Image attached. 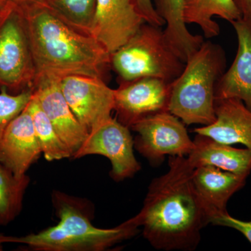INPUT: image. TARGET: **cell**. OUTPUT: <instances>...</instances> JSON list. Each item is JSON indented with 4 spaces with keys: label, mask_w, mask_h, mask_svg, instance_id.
Returning a JSON list of instances; mask_svg holds the SVG:
<instances>
[{
    "label": "cell",
    "mask_w": 251,
    "mask_h": 251,
    "mask_svg": "<svg viewBox=\"0 0 251 251\" xmlns=\"http://www.w3.org/2000/svg\"><path fill=\"white\" fill-rule=\"evenodd\" d=\"M133 150L134 141L130 128L112 117L89 131L73 158L78 159L88 155L106 157L112 166L110 177L120 182L133 177L141 170Z\"/></svg>",
    "instance_id": "cell-8"
},
{
    "label": "cell",
    "mask_w": 251,
    "mask_h": 251,
    "mask_svg": "<svg viewBox=\"0 0 251 251\" xmlns=\"http://www.w3.org/2000/svg\"><path fill=\"white\" fill-rule=\"evenodd\" d=\"M214 16L230 23L242 18L234 0H184L183 18L185 23L197 25L206 39L220 34L221 28L214 21Z\"/></svg>",
    "instance_id": "cell-19"
},
{
    "label": "cell",
    "mask_w": 251,
    "mask_h": 251,
    "mask_svg": "<svg viewBox=\"0 0 251 251\" xmlns=\"http://www.w3.org/2000/svg\"><path fill=\"white\" fill-rule=\"evenodd\" d=\"M59 80L41 79L31 87L32 95L46 114L61 139L69 148L72 158L88 136L89 130L80 123L64 98Z\"/></svg>",
    "instance_id": "cell-12"
},
{
    "label": "cell",
    "mask_w": 251,
    "mask_h": 251,
    "mask_svg": "<svg viewBox=\"0 0 251 251\" xmlns=\"http://www.w3.org/2000/svg\"><path fill=\"white\" fill-rule=\"evenodd\" d=\"M231 24L237 34V52L216 83L215 100L239 99L251 110V23L241 18Z\"/></svg>",
    "instance_id": "cell-14"
},
{
    "label": "cell",
    "mask_w": 251,
    "mask_h": 251,
    "mask_svg": "<svg viewBox=\"0 0 251 251\" xmlns=\"http://www.w3.org/2000/svg\"><path fill=\"white\" fill-rule=\"evenodd\" d=\"M59 85L72 112L89 131L111 118L115 90L102 77L68 75L60 79Z\"/></svg>",
    "instance_id": "cell-9"
},
{
    "label": "cell",
    "mask_w": 251,
    "mask_h": 251,
    "mask_svg": "<svg viewBox=\"0 0 251 251\" xmlns=\"http://www.w3.org/2000/svg\"><path fill=\"white\" fill-rule=\"evenodd\" d=\"M155 10L166 23L165 37L175 53L186 63L202 45L204 38L188 30L183 18L184 0H153Z\"/></svg>",
    "instance_id": "cell-18"
},
{
    "label": "cell",
    "mask_w": 251,
    "mask_h": 251,
    "mask_svg": "<svg viewBox=\"0 0 251 251\" xmlns=\"http://www.w3.org/2000/svg\"><path fill=\"white\" fill-rule=\"evenodd\" d=\"M27 108L32 119L34 129L46 161H60L65 158H72L69 148L61 139L50 120L33 95L27 104Z\"/></svg>",
    "instance_id": "cell-21"
},
{
    "label": "cell",
    "mask_w": 251,
    "mask_h": 251,
    "mask_svg": "<svg viewBox=\"0 0 251 251\" xmlns=\"http://www.w3.org/2000/svg\"><path fill=\"white\" fill-rule=\"evenodd\" d=\"M130 129L137 133L134 148L151 166H159L167 155L188 156L194 145L184 122L170 112L144 118Z\"/></svg>",
    "instance_id": "cell-7"
},
{
    "label": "cell",
    "mask_w": 251,
    "mask_h": 251,
    "mask_svg": "<svg viewBox=\"0 0 251 251\" xmlns=\"http://www.w3.org/2000/svg\"><path fill=\"white\" fill-rule=\"evenodd\" d=\"M63 22L90 35L97 0H41Z\"/></svg>",
    "instance_id": "cell-22"
},
{
    "label": "cell",
    "mask_w": 251,
    "mask_h": 251,
    "mask_svg": "<svg viewBox=\"0 0 251 251\" xmlns=\"http://www.w3.org/2000/svg\"><path fill=\"white\" fill-rule=\"evenodd\" d=\"M215 114L216 120L212 124L193 131L227 145L241 144L251 150V109L239 99H217Z\"/></svg>",
    "instance_id": "cell-15"
},
{
    "label": "cell",
    "mask_w": 251,
    "mask_h": 251,
    "mask_svg": "<svg viewBox=\"0 0 251 251\" xmlns=\"http://www.w3.org/2000/svg\"><path fill=\"white\" fill-rule=\"evenodd\" d=\"M171 87L172 82L153 77L120 82L115 90L117 120L130 128L144 118L169 112Z\"/></svg>",
    "instance_id": "cell-10"
},
{
    "label": "cell",
    "mask_w": 251,
    "mask_h": 251,
    "mask_svg": "<svg viewBox=\"0 0 251 251\" xmlns=\"http://www.w3.org/2000/svg\"><path fill=\"white\" fill-rule=\"evenodd\" d=\"M8 3H9V2H8ZM8 3H7V4H8ZM7 4H6V6H5V7L3 8L2 9L0 10V20H1V17H2L3 15L4 14L5 11H6V6H7Z\"/></svg>",
    "instance_id": "cell-29"
},
{
    "label": "cell",
    "mask_w": 251,
    "mask_h": 251,
    "mask_svg": "<svg viewBox=\"0 0 251 251\" xmlns=\"http://www.w3.org/2000/svg\"><path fill=\"white\" fill-rule=\"evenodd\" d=\"M247 178L210 166L196 167L192 175L195 188L212 218L227 211L229 199L245 186Z\"/></svg>",
    "instance_id": "cell-16"
},
{
    "label": "cell",
    "mask_w": 251,
    "mask_h": 251,
    "mask_svg": "<svg viewBox=\"0 0 251 251\" xmlns=\"http://www.w3.org/2000/svg\"><path fill=\"white\" fill-rule=\"evenodd\" d=\"M36 70L22 16L8 3L0 20V90L21 93L31 89Z\"/></svg>",
    "instance_id": "cell-6"
},
{
    "label": "cell",
    "mask_w": 251,
    "mask_h": 251,
    "mask_svg": "<svg viewBox=\"0 0 251 251\" xmlns=\"http://www.w3.org/2000/svg\"><path fill=\"white\" fill-rule=\"evenodd\" d=\"M51 198L58 224L21 237L0 234V244H24L33 251H103L134 237L139 231L131 219L113 228L96 227L92 224L94 204L86 198L57 190L52 191Z\"/></svg>",
    "instance_id": "cell-3"
},
{
    "label": "cell",
    "mask_w": 251,
    "mask_h": 251,
    "mask_svg": "<svg viewBox=\"0 0 251 251\" xmlns=\"http://www.w3.org/2000/svg\"><path fill=\"white\" fill-rule=\"evenodd\" d=\"M110 66L120 82L145 77L172 82L181 75L185 62L167 42L161 27L145 22L125 45L110 54Z\"/></svg>",
    "instance_id": "cell-5"
},
{
    "label": "cell",
    "mask_w": 251,
    "mask_h": 251,
    "mask_svg": "<svg viewBox=\"0 0 251 251\" xmlns=\"http://www.w3.org/2000/svg\"><path fill=\"white\" fill-rule=\"evenodd\" d=\"M30 178L18 177L0 163V226H6L19 216Z\"/></svg>",
    "instance_id": "cell-20"
},
{
    "label": "cell",
    "mask_w": 251,
    "mask_h": 251,
    "mask_svg": "<svg viewBox=\"0 0 251 251\" xmlns=\"http://www.w3.org/2000/svg\"><path fill=\"white\" fill-rule=\"evenodd\" d=\"M226 65L224 48L204 41L185 63L181 75L172 82L169 112L185 125L212 124L216 120V85Z\"/></svg>",
    "instance_id": "cell-4"
},
{
    "label": "cell",
    "mask_w": 251,
    "mask_h": 251,
    "mask_svg": "<svg viewBox=\"0 0 251 251\" xmlns=\"http://www.w3.org/2000/svg\"><path fill=\"white\" fill-rule=\"evenodd\" d=\"M0 138L10 122L27 107L32 96L31 89L21 93L10 94L6 88L0 90Z\"/></svg>",
    "instance_id": "cell-23"
},
{
    "label": "cell",
    "mask_w": 251,
    "mask_h": 251,
    "mask_svg": "<svg viewBox=\"0 0 251 251\" xmlns=\"http://www.w3.org/2000/svg\"><path fill=\"white\" fill-rule=\"evenodd\" d=\"M133 1L146 23L153 25L159 26V27L166 25L165 21L157 14L152 0H133Z\"/></svg>",
    "instance_id": "cell-25"
},
{
    "label": "cell",
    "mask_w": 251,
    "mask_h": 251,
    "mask_svg": "<svg viewBox=\"0 0 251 251\" xmlns=\"http://www.w3.org/2000/svg\"><path fill=\"white\" fill-rule=\"evenodd\" d=\"M8 2H9L8 0H0V10L4 8Z\"/></svg>",
    "instance_id": "cell-28"
},
{
    "label": "cell",
    "mask_w": 251,
    "mask_h": 251,
    "mask_svg": "<svg viewBox=\"0 0 251 251\" xmlns=\"http://www.w3.org/2000/svg\"><path fill=\"white\" fill-rule=\"evenodd\" d=\"M211 224L214 226L229 227L240 232L251 244V220L242 221L229 215L228 212L220 213L211 220Z\"/></svg>",
    "instance_id": "cell-24"
},
{
    "label": "cell",
    "mask_w": 251,
    "mask_h": 251,
    "mask_svg": "<svg viewBox=\"0 0 251 251\" xmlns=\"http://www.w3.org/2000/svg\"><path fill=\"white\" fill-rule=\"evenodd\" d=\"M16 6L35 67L34 82L72 75L103 78L110 54L94 37L68 25L41 1Z\"/></svg>",
    "instance_id": "cell-2"
},
{
    "label": "cell",
    "mask_w": 251,
    "mask_h": 251,
    "mask_svg": "<svg viewBox=\"0 0 251 251\" xmlns=\"http://www.w3.org/2000/svg\"><path fill=\"white\" fill-rule=\"evenodd\" d=\"M145 22L133 0H97L90 35L112 54Z\"/></svg>",
    "instance_id": "cell-11"
},
{
    "label": "cell",
    "mask_w": 251,
    "mask_h": 251,
    "mask_svg": "<svg viewBox=\"0 0 251 251\" xmlns=\"http://www.w3.org/2000/svg\"><path fill=\"white\" fill-rule=\"evenodd\" d=\"M242 18L251 23V0H234Z\"/></svg>",
    "instance_id": "cell-26"
},
{
    "label": "cell",
    "mask_w": 251,
    "mask_h": 251,
    "mask_svg": "<svg viewBox=\"0 0 251 251\" xmlns=\"http://www.w3.org/2000/svg\"><path fill=\"white\" fill-rule=\"evenodd\" d=\"M3 251L2 244H0V251Z\"/></svg>",
    "instance_id": "cell-30"
},
{
    "label": "cell",
    "mask_w": 251,
    "mask_h": 251,
    "mask_svg": "<svg viewBox=\"0 0 251 251\" xmlns=\"http://www.w3.org/2000/svg\"><path fill=\"white\" fill-rule=\"evenodd\" d=\"M193 143L187 158L194 168L210 166L236 175L249 176L251 174V150L249 149L232 148L198 133Z\"/></svg>",
    "instance_id": "cell-17"
},
{
    "label": "cell",
    "mask_w": 251,
    "mask_h": 251,
    "mask_svg": "<svg viewBox=\"0 0 251 251\" xmlns=\"http://www.w3.org/2000/svg\"><path fill=\"white\" fill-rule=\"evenodd\" d=\"M41 154L40 143L26 107L10 122L0 138V163L21 177Z\"/></svg>",
    "instance_id": "cell-13"
},
{
    "label": "cell",
    "mask_w": 251,
    "mask_h": 251,
    "mask_svg": "<svg viewBox=\"0 0 251 251\" xmlns=\"http://www.w3.org/2000/svg\"><path fill=\"white\" fill-rule=\"evenodd\" d=\"M40 1H41V0H8V1H10V2L13 3V4L16 5H22Z\"/></svg>",
    "instance_id": "cell-27"
},
{
    "label": "cell",
    "mask_w": 251,
    "mask_h": 251,
    "mask_svg": "<svg viewBox=\"0 0 251 251\" xmlns=\"http://www.w3.org/2000/svg\"><path fill=\"white\" fill-rule=\"evenodd\" d=\"M168 167L151 181L143 208L131 219L154 249L193 251L212 215L195 188L188 158L170 156Z\"/></svg>",
    "instance_id": "cell-1"
}]
</instances>
